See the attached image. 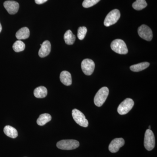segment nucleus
Returning <instances> with one entry per match:
<instances>
[{
    "mask_svg": "<svg viewBox=\"0 0 157 157\" xmlns=\"http://www.w3.org/2000/svg\"><path fill=\"white\" fill-rule=\"evenodd\" d=\"M109 92V89L107 87H102L98 90L94 98V102L96 106L100 107L104 104L107 100Z\"/></svg>",
    "mask_w": 157,
    "mask_h": 157,
    "instance_id": "obj_1",
    "label": "nucleus"
},
{
    "mask_svg": "<svg viewBox=\"0 0 157 157\" xmlns=\"http://www.w3.org/2000/svg\"><path fill=\"white\" fill-rule=\"evenodd\" d=\"M110 46L113 51L120 54H126L128 51L126 44L121 39H117L113 40L111 42Z\"/></svg>",
    "mask_w": 157,
    "mask_h": 157,
    "instance_id": "obj_2",
    "label": "nucleus"
},
{
    "mask_svg": "<svg viewBox=\"0 0 157 157\" xmlns=\"http://www.w3.org/2000/svg\"><path fill=\"white\" fill-rule=\"evenodd\" d=\"M58 148L64 150L75 149L79 146L78 141L75 140H63L59 141L56 144Z\"/></svg>",
    "mask_w": 157,
    "mask_h": 157,
    "instance_id": "obj_3",
    "label": "nucleus"
},
{
    "mask_svg": "<svg viewBox=\"0 0 157 157\" xmlns=\"http://www.w3.org/2000/svg\"><path fill=\"white\" fill-rule=\"evenodd\" d=\"M121 17V13L119 10L114 9L110 11L105 17L104 25L105 26L109 27L113 25L117 22Z\"/></svg>",
    "mask_w": 157,
    "mask_h": 157,
    "instance_id": "obj_4",
    "label": "nucleus"
},
{
    "mask_svg": "<svg viewBox=\"0 0 157 157\" xmlns=\"http://www.w3.org/2000/svg\"><path fill=\"white\" fill-rule=\"evenodd\" d=\"M155 143L154 134L150 129H147L144 135V147L147 151H150L154 148Z\"/></svg>",
    "mask_w": 157,
    "mask_h": 157,
    "instance_id": "obj_5",
    "label": "nucleus"
},
{
    "mask_svg": "<svg viewBox=\"0 0 157 157\" xmlns=\"http://www.w3.org/2000/svg\"><path fill=\"white\" fill-rule=\"evenodd\" d=\"M134 105V102L131 98H127L118 106L117 112L120 115H125L132 109Z\"/></svg>",
    "mask_w": 157,
    "mask_h": 157,
    "instance_id": "obj_6",
    "label": "nucleus"
},
{
    "mask_svg": "<svg viewBox=\"0 0 157 157\" xmlns=\"http://www.w3.org/2000/svg\"><path fill=\"white\" fill-rule=\"evenodd\" d=\"M72 116L75 122L80 126L86 128L89 124L88 121L82 112L76 109L72 111Z\"/></svg>",
    "mask_w": 157,
    "mask_h": 157,
    "instance_id": "obj_7",
    "label": "nucleus"
},
{
    "mask_svg": "<svg viewBox=\"0 0 157 157\" xmlns=\"http://www.w3.org/2000/svg\"><path fill=\"white\" fill-rule=\"evenodd\" d=\"M81 68L85 75L90 76L92 74L94 70V63L90 59H84L82 62Z\"/></svg>",
    "mask_w": 157,
    "mask_h": 157,
    "instance_id": "obj_8",
    "label": "nucleus"
},
{
    "mask_svg": "<svg viewBox=\"0 0 157 157\" xmlns=\"http://www.w3.org/2000/svg\"><path fill=\"white\" fill-rule=\"evenodd\" d=\"M138 33L140 38L147 41H151L152 39L153 34L151 29L145 25H141L138 29Z\"/></svg>",
    "mask_w": 157,
    "mask_h": 157,
    "instance_id": "obj_9",
    "label": "nucleus"
},
{
    "mask_svg": "<svg viewBox=\"0 0 157 157\" xmlns=\"http://www.w3.org/2000/svg\"><path fill=\"white\" fill-rule=\"evenodd\" d=\"M125 141L123 138H116L113 140L109 144V150L111 153L117 152L124 146Z\"/></svg>",
    "mask_w": 157,
    "mask_h": 157,
    "instance_id": "obj_10",
    "label": "nucleus"
},
{
    "mask_svg": "<svg viewBox=\"0 0 157 157\" xmlns=\"http://www.w3.org/2000/svg\"><path fill=\"white\" fill-rule=\"evenodd\" d=\"M4 6L10 14H16L19 10V4L14 1H6L4 3Z\"/></svg>",
    "mask_w": 157,
    "mask_h": 157,
    "instance_id": "obj_11",
    "label": "nucleus"
},
{
    "mask_svg": "<svg viewBox=\"0 0 157 157\" xmlns=\"http://www.w3.org/2000/svg\"><path fill=\"white\" fill-rule=\"evenodd\" d=\"M41 48L39 52V56L41 58H44L48 56L51 50V45L50 42L46 40L44 41L42 44H40Z\"/></svg>",
    "mask_w": 157,
    "mask_h": 157,
    "instance_id": "obj_12",
    "label": "nucleus"
},
{
    "mask_svg": "<svg viewBox=\"0 0 157 157\" xmlns=\"http://www.w3.org/2000/svg\"><path fill=\"white\" fill-rule=\"evenodd\" d=\"M60 79L62 83L65 85L68 86L72 84V76L71 74L68 71H63L61 73Z\"/></svg>",
    "mask_w": 157,
    "mask_h": 157,
    "instance_id": "obj_13",
    "label": "nucleus"
},
{
    "mask_svg": "<svg viewBox=\"0 0 157 157\" xmlns=\"http://www.w3.org/2000/svg\"><path fill=\"white\" fill-rule=\"evenodd\" d=\"M29 36L30 31L27 27L20 29L16 33V38L19 40L28 39Z\"/></svg>",
    "mask_w": 157,
    "mask_h": 157,
    "instance_id": "obj_14",
    "label": "nucleus"
},
{
    "mask_svg": "<svg viewBox=\"0 0 157 157\" xmlns=\"http://www.w3.org/2000/svg\"><path fill=\"white\" fill-rule=\"evenodd\" d=\"M47 89L43 86L37 87L34 91V96L38 98H45L47 96Z\"/></svg>",
    "mask_w": 157,
    "mask_h": 157,
    "instance_id": "obj_15",
    "label": "nucleus"
},
{
    "mask_svg": "<svg viewBox=\"0 0 157 157\" xmlns=\"http://www.w3.org/2000/svg\"><path fill=\"white\" fill-rule=\"evenodd\" d=\"M4 132L7 136L12 138H16L18 135L17 130L11 126H6L4 128Z\"/></svg>",
    "mask_w": 157,
    "mask_h": 157,
    "instance_id": "obj_16",
    "label": "nucleus"
},
{
    "mask_svg": "<svg viewBox=\"0 0 157 157\" xmlns=\"http://www.w3.org/2000/svg\"><path fill=\"white\" fill-rule=\"evenodd\" d=\"M64 39L66 44L68 45H72L74 44L76 40V36L72 33V31L68 30L66 32L64 36Z\"/></svg>",
    "mask_w": 157,
    "mask_h": 157,
    "instance_id": "obj_17",
    "label": "nucleus"
},
{
    "mask_svg": "<svg viewBox=\"0 0 157 157\" xmlns=\"http://www.w3.org/2000/svg\"><path fill=\"white\" fill-rule=\"evenodd\" d=\"M150 63L148 62H143L132 65L130 67V69L133 72H137L145 70L149 66Z\"/></svg>",
    "mask_w": 157,
    "mask_h": 157,
    "instance_id": "obj_18",
    "label": "nucleus"
},
{
    "mask_svg": "<svg viewBox=\"0 0 157 157\" xmlns=\"http://www.w3.org/2000/svg\"><path fill=\"white\" fill-rule=\"evenodd\" d=\"M52 119L51 116L48 113H43L39 116L37 120V123L39 126H43L50 121Z\"/></svg>",
    "mask_w": 157,
    "mask_h": 157,
    "instance_id": "obj_19",
    "label": "nucleus"
},
{
    "mask_svg": "<svg viewBox=\"0 0 157 157\" xmlns=\"http://www.w3.org/2000/svg\"><path fill=\"white\" fill-rule=\"evenodd\" d=\"M147 6L145 0H136V2L133 3L132 7L135 10L137 11L142 10V9L146 8Z\"/></svg>",
    "mask_w": 157,
    "mask_h": 157,
    "instance_id": "obj_20",
    "label": "nucleus"
},
{
    "mask_svg": "<svg viewBox=\"0 0 157 157\" xmlns=\"http://www.w3.org/2000/svg\"><path fill=\"white\" fill-rule=\"evenodd\" d=\"M12 48L15 52H20L25 49V45L22 41L18 40L14 42Z\"/></svg>",
    "mask_w": 157,
    "mask_h": 157,
    "instance_id": "obj_21",
    "label": "nucleus"
},
{
    "mask_svg": "<svg viewBox=\"0 0 157 157\" xmlns=\"http://www.w3.org/2000/svg\"><path fill=\"white\" fill-rule=\"evenodd\" d=\"M87 29L85 27H80L78 28V33H77V37L79 40H83L86 35L87 33Z\"/></svg>",
    "mask_w": 157,
    "mask_h": 157,
    "instance_id": "obj_22",
    "label": "nucleus"
},
{
    "mask_svg": "<svg viewBox=\"0 0 157 157\" xmlns=\"http://www.w3.org/2000/svg\"><path fill=\"white\" fill-rule=\"evenodd\" d=\"M101 0H84L82 3V6L84 8H88L96 5Z\"/></svg>",
    "mask_w": 157,
    "mask_h": 157,
    "instance_id": "obj_23",
    "label": "nucleus"
},
{
    "mask_svg": "<svg viewBox=\"0 0 157 157\" xmlns=\"http://www.w3.org/2000/svg\"><path fill=\"white\" fill-rule=\"evenodd\" d=\"M48 0H35V2L38 5H41L47 2Z\"/></svg>",
    "mask_w": 157,
    "mask_h": 157,
    "instance_id": "obj_24",
    "label": "nucleus"
},
{
    "mask_svg": "<svg viewBox=\"0 0 157 157\" xmlns=\"http://www.w3.org/2000/svg\"><path fill=\"white\" fill-rule=\"evenodd\" d=\"M2 30V25H1V23H0V33H1V31Z\"/></svg>",
    "mask_w": 157,
    "mask_h": 157,
    "instance_id": "obj_25",
    "label": "nucleus"
},
{
    "mask_svg": "<svg viewBox=\"0 0 157 157\" xmlns=\"http://www.w3.org/2000/svg\"><path fill=\"white\" fill-rule=\"evenodd\" d=\"M150 128H151V126H149V129H150Z\"/></svg>",
    "mask_w": 157,
    "mask_h": 157,
    "instance_id": "obj_26",
    "label": "nucleus"
}]
</instances>
